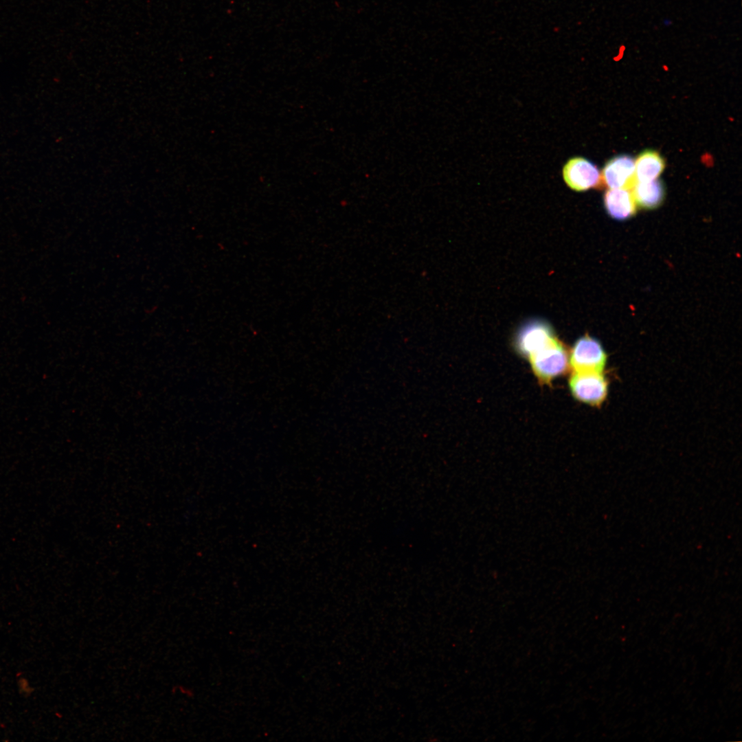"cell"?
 Listing matches in <instances>:
<instances>
[{"label":"cell","instance_id":"obj_1","mask_svg":"<svg viewBox=\"0 0 742 742\" xmlns=\"http://www.w3.org/2000/svg\"><path fill=\"white\" fill-rule=\"evenodd\" d=\"M607 360L600 341L589 335L580 337L572 349L570 363L576 372H603Z\"/></svg>","mask_w":742,"mask_h":742},{"label":"cell","instance_id":"obj_2","mask_svg":"<svg viewBox=\"0 0 742 742\" xmlns=\"http://www.w3.org/2000/svg\"><path fill=\"white\" fill-rule=\"evenodd\" d=\"M528 359L535 374L543 381L563 373L568 362L567 352L556 338Z\"/></svg>","mask_w":742,"mask_h":742},{"label":"cell","instance_id":"obj_3","mask_svg":"<svg viewBox=\"0 0 742 742\" xmlns=\"http://www.w3.org/2000/svg\"><path fill=\"white\" fill-rule=\"evenodd\" d=\"M573 396L587 404L598 406L608 393V381L603 372H576L570 379Z\"/></svg>","mask_w":742,"mask_h":742},{"label":"cell","instance_id":"obj_4","mask_svg":"<svg viewBox=\"0 0 742 742\" xmlns=\"http://www.w3.org/2000/svg\"><path fill=\"white\" fill-rule=\"evenodd\" d=\"M555 338L549 324L543 320L533 319L520 328L517 333L515 346L521 355L529 357Z\"/></svg>","mask_w":742,"mask_h":742},{"label":"cell","instance_id":"obj_5","mask_svg":"<svg viewBox=\"0 0 742 742\" xmlns=\"http://www.w3.org/2000/svg\"><path fill=\"white\" fill-rule=\"evenodd\" d=\"M563 177L567 186L577 192L585 191L597 186L601 175L597 166L582 157L570 158L563 168Z\"/></svg>","mask_w":742,"mask_h":742},{"label":"cell","instance_id":"obj_6","mask_svg":"<svg viewBox=\"0 0 742 742\" xmlns=\"http://www.w3.org/2000/svg\"><path fill=\"white\" fill-rule=\"evenodd\" d=\"M601 180L613 188L631 190L636 183L635 161L629 155H622L608 161L602 172Z\"/></svg>","mask_w":742,"mask_h":742},{"label":"cell","instance_id":"obj_7","mask_svg":"<svg viewBox=\"0 0 742 742\" xmlns=\"http://www.w3.org/2000/svg\"><path fill=\"white\" fill-rule=\"evenodd\" d=\"M604 205L608 214L616 220H625L636 213V203L629 189L613 188L604 195Z\"/></svg>","mask_w":742,"mask_h":742},{"label":"cell","instance_id":"obj_8","mask_svg":"<svg viewBox=\"0 0 742 742\" xmlns=\"http://www.w3.org/2000/svg\"><path fill=\"white\" fill-rule=\"evenodd\" d=\"M631 190L636 204L646 209L657 207L664 198L663 183L657 179L636 181Z\"/></svg>","mask_w":742,"mask_h":742},{"label":"cell","instance_id":"obj_9","mask_svg":"<svg viewBox=\"0 0 742 742\" xmlns=\"http://www.w3.org/2000/svg\"><path fill=\"white\" fill-rule=\"evenodd\" d=\"M664 167V161L657 152L645 150L639 155L635 161L636 181H649L657 179Z\"/></svg>","mask_w":742,"mask_h":742},{"label":"cell","instance_id":"obj_10","mask_svg":"<svg viewBox=\"0 0 742 742\" xmlns=\"http://www.w3.org/2000/svg\"><path fill=\"white\" fill-rule=\"evenodd\" d=\"M172 692V693L178 692L179 693L188 697H192L194 695V692L192 691V690L183 685H177L173 686Z\"/></svg>","mask_w":742,"mask_h":742}]
</instances>
